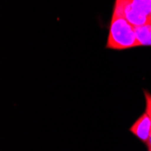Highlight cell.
Wrapping results in <instances>:
<instances>
[{
	"instance_id": "cell-3",
	"label": "cell",
	"mask_w": 151,
	"mask_h": 151,
	"mask_svg": "<svg viewBox=\"0 0 151 151\" xmlns=\"http://www.w3.org/2000/svg\"><path fill=\"white\" fill-rule=\"evenodd\" d=\"M134 31L140 46H151V35L148 24L139 26H134Z\"/></svg>"
},
{
	"instance_id": "cell-6",
	"label": "cell",
	"mask_w": 151,
	"mask_h": 151,
	"mask_svg": "<svg viewBox=\"0 0 151 151\" xmlns=\"http://www.w3.org/2000/svg\"><path fill=\"white\" fill-rule=\"evenodd\" d=\"M147 24H148V27H149V32H150V35H151V22H149Z\"/></svg>"
},
{
	"instance_id": "cell-7",
	"label": "cell",
	"mask_w": 151,
	"mask_h": 151,
	"mask_svg": "<svg viewBox=\"0 0 151 151\" xmlns=\"http://www.w3.org/2000/svg\"><path fill=\"white\" fill-rule=\"evenodd\" d=\"M147 150H148V151H151V147H148V148H147Z\"/></svg>"
},
{
	"instance_id": "cell-2",
	"label": "cell",
	"mask_w": 151,
	"mask_h": 151,
	"mask_svg": "<svg viewBox=\"0 0 151 151\" xmlns=\"http://www.w3.org/2000/svg\"><path fill=\"white\" fill-rule=\"evenodd\" d=\"M143 143H147L151 132V119L145 111L129 129Z\"/></svg>"
},
{
	"instance_id": "cell-4",
	"label": "cell",
	"mask_w": 151,
	"mask_h": 151,
	"mask_svg": "<svg viewBox=\"0 0 151 151\" xmlns=\"http://www.w3.org/2000/svg\"><path fill=\"white\" fill-rule=\"evenodd\" d=\"M133 7L151 22V0H130Z\"/></svg>"
},
{
	"instance_id": "cell-5",
	"label": "cell",
	"mask_w": 151,
	"mask_h": 151,
	"mask_svg": "<svg viewBox=\"0 0 151 151\" xmlns=\"http://www.w3.org/2000/svg\"><path fill=\"white\" fill-rule=\"evenodd\" d=\"M144 94H145V98H146V112L148 114V116L151 119V94L147 91H144ZM147 147H151V132H150V136H149V139L147 143Z\"/></svg>"
},
{
	"instance_id": "cell-1",
	"label": "cell",
	"mask_w": 151,
	"mask_h": 151,
	"mask_svg": "<svg viewBox=\"0 0 151 151\" xmlns=\"http://www.w3.org/2000/svg\"><path fill=\"white\" fill-rule=\"evenodd\" d=\"M139 46L134 25L123 17L112 13L106 47L113 50H125Z\"/></svg>"
}]
</instances>
